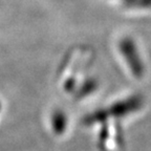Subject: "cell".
<instances>
[{
  "label": "cell",
  "mask_w": 151,
  "mask_h": 151,
  "mask_svg": "<svg viewBox=\"0 0 151 151\" xmlns=\"http://www.w3.org/2000/svg\"><path fill=\"white\" fill-rule=\"evenodd\" d=\"M125 5L130 7H150L151 0H120Z\"/></svg>",
  "instance_id": "7a4b0ae2"
},
{
  "label": "cell",
  "mask_w": 151,
  "mask_h": 151,
  "mask_svg": "<svg viewBox=\"0 0 151 151\" xmlns=\"http://www.w3.org/2000/svg\"><path fill=\"white\" fill-rule=\"evenodd\" d=\"M120 50L123 56L125 57V59L131 66V68L134 71H139L142 69L141 61H139V54L137 52V47L133 41L129 38H124L121 40L120 43Z\"/></svg>",
  "instance_id": "6da1fadb"
}]
</instances>
